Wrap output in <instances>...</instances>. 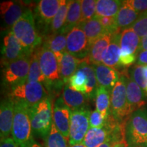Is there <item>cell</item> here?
<instances>
[{
    "mask_svg": "<svg viewBox=\"0 0 147 147\" xmlns=\"http://www.w3.org/2000/svg\"><path fill=\"white\" fill-rule=\"evenodd\" d=\"M128 147H142V146H128Z\"/></svg>",
    "mask_w": 147,
    "mask_h": 147,
    "instance_id": "c3c4849f",
    "label": "cell"
},
{
    "mask_svg": "<svg viewBox=\"0 0 147 147\" xmlns=\"http://www.w3.org/2000/svg\"><path fill=\"white\" fill-rule=\"evenodd\" d=\"M140 42L141 38L131 27L123 29L121 32V55H138L140 49Z\"/></svg>",
    "mask_w": 147,
    "mask_h": 147,
    "instance_id": "d6986e66",
    "label": "cell"
},
{
    "mask_svg": "<svg viewBox=\"0 0 147 147\" xmlns=\"http://www.w3.org/2000/svg\"><path fill=\"white\" fill-rule=\"evenodd\" d=\"M123 1L119 0H97L96 15L101 17H115Z\"/></svg>",
    "mask_w": 147,
    "mask_h": 147,
    "instance_id": "4316f807",
    "label": "cell"
},
{
    "mask_svg": "<svg viewBox=\"0 0 147 147\" xmlns=\"http://www.w3.org/2000/svg\"><path fill=\"white\" fill-rule=\"evenodd\" d=\"M97 0H82L81 22L94 18L96 15Z\"/></svg>",
    "mask_w": 147,
    "mask_h": 147,
    "instance_id": "d6a6232c",
    "label": "cell"
},
{
    "mask_svg": "<svg viewBox=\"0 0 147 147\" xmlns=\"http://www.w3.org/2000/svg\"><path fill=\"white\" fill-rule=\"evenodd\" d=\"M29 9L19 1H3L0 5L1 16L3 22L8 27L12 28L24 13Z\"/></svg>",
    "mask_w": 147,
    "mask_h": 147,
    "instance_id": "5bb4252c",
    "label": "cell"
},
{
    "mask_svg": "<svg viewBox=\"0 0 147 147\" xmlns=\"http://www.w3.org/2000/svg\"><path fill=\"white\" fill-rule=\"evenodd\" d=\"M100 21L103 27L108 34H114L115 33L120 32L116 21L115 17H101L95 16Z\"/></svg>",
    "mask_w": 147,
    "mask_h": 147,
    "instance_id": "d590c367",
    "label": "cell"
},
{
    "mask_svg": "<svg viewBox=\"0 0 147 147\" xmlns=\"http://www.w3.org/2000/svg\"><path fill=\"white\" fill-rule=\"evenodd\" d=\"M71 113V110L65 104L63 97H59L55 103L53 110V123L67 141L69 138Z\"/></svg>",
    "mask_w": 147,
    "mask_h": 147,
    "instance_id": "7c38bea8",
    "label": "cell"
},
{
    "mask_svg": "<svg viewBox=\"0 0 147 147\" xmlns=\"http://www.w3.org/2000/svg\"><path fill=\"white\" fill-rule=\"evenodd\" d=\"M146 110H147V108H146Z\"/></svg>",
    "mask_w": 147,
    "mask_h": 147,
    "instance_id": "681fc988",
    "label": "cell"
},
{
    "mask_svg": "<svg viewBox=\"0 0 147 147\" xmlns=\"http://www.w3.org/2000/svg\"><path fill=\"white\" fill-rule=\"evenodd\" d=\"M44 47L47 48L57 55L67 52V40L65 34H57L49 36L46 38L43 45Z\"/></svg>",
    "mask_w": 147,
    "mask_h": 147,
    "instance_id": "f1b7e54d",
    "label": "cell"
},
{
    "mask_svg": "<svg viewBox=\"0 0 147 147\" xmlns=\"http://www.w3.org/2000/svg\"><path fill=\"white\" fill-rule=\"evenodd\" d=\"M106 117H104L100 112L97 110L91 112L89 116L90 128H101L105 125Z\"/></svg>",
    "mask_w": 147,
    "mask_h": 147,
    "instance_id": "8d00e7d4",
    "label": "cell"
},
{
    "mask_svg": "<svg viewBox=\"0 0 147 147\" xmlns=\"http://www.w3.org/2000/svg\"><path fill=\"white\" fill-rule=\"evenodd\" d=\"M145 93H146V95H147V85H146V89H145Z\"/></svg>",
    "mask_w": 147,
    "mask_h": 147,
    "instance_id": "7dc6e473",
    "label": "cell"
},
{
    "mask_svg": "<svg viewBox=\"0 0 147 147\" xmlns=\"http://www.w3.org/2000/svg\"><path fill=\"white\" fill-rule=\"evenodd\" d=\"M68 147H86L84 145L82 144V143H79V144H73V145H69Z\"/></svg>",
    "mask_w": 147,
    "mask_h": 147,
    "instance_id": "f6af8a7d",
    "label": "cell"
},
{
    "mask_svg": "<svg viewBox=\"0 0 147 147\" xmlns=\"http://www.w3.org/2000/svg\"><path fill=\"white\" fill-rule=\"evenodd\" d=\"M53 109L49 98H45L35 105L29 107L33 134L47 138L53 124Z\"/></svg>",
    "mask_w": 147,
    "mask_h": 147,
    "instance_id": "277c9868",
    "label": "cell"
},
{
    "mask_svg": "<svg viewBox=\"0 0 147 147\" xmlns=\"http://www.w3.org/2000/svg\"><path fill=\"white\" fill-rule=\"evenodd\" d=\"M90 114L91 112L87 108L71 111L69 127V145L82 142L90 128Z\"/></svg>",
    "mask_w": 147,
    "mask_h": 147,
    "instance_id": "ba28073f",
    "label": "cell"
},
{
    "mask_svg": "<svg viewBox=\"0 0 147 147\" xmlns=\"http://www.w3.org/2000/svg\"><path fill=\"white\" fill-rule=\"evenodd\" d=\"M47 80V78L44 76L40 65L39 50L36 49V51L34 50L31 55L30 67H29L28 78H27V81L42 83Z\"/></svg>",
    "mask_w": 147,
    "mask_h": 147,
    "instance_id": "f546056e",
    "label": "cell"
},
{
    "mask_svg": "<svg viewBox=\"0 0 147 147\" xmlns=\"http://www.w3.org/2000/svg\"><path fill=\"white\" fill-rule=\"evenodd\" d=\"M11 32L21 45L32 53L42 42V38L36 30L34 14L30 9L14 24L11 28Z\"/></svg>",
    "mask_w": 147,
    "mask_h": 147,
    "instance_id": "7a4b0ae2",
    "label": "cell"
},
{
    "mask_svg": "<svg viewBox=\"0 0 147 147\" xmlns=\"http://www.w3.org/2000/svg\"><path fill=\"white\" fill-rule=\"evenodd\" d=\"M14 102V115L11 135L19 147H23L34 140L29 106L20 102Z\"/></svg>",
    "mask_w": 147,
    "mask_h": 147,
    "instance_id": "3957f363",
    "label": "cell"
},
{
    "mask_svg": "<svg viewBox=\"0 0 147 147\" xmlns=\"http://www.w3.org/2000/svg\"><path fill=\"white\" fill-rule=\"evenodd\" d=\"M14 115V102L12 100H4L0 107V137L1 140L10 137L12 133Z\"/></svg>",
    "mask_w": 147,
    "mask_h": 147,
    "instance_id": "9a60e30c",
    "label": "cell"
},
{
    "mask_svg": "<svg viewBox=\"0 0 147 147\" xmlns=\"http://www.w3.org/2000/svg\"><path fill=\"white\" fill-rule=\"evenodd\" d=\"M0 147H19L12 137L1 140Z\"/></svg>",
    "mask_w": 147,
    "mask_h": 147,
    "instance_id": "ab89813d",
    "label": "cell"
},
{
    "mask_svg": "<svg viewBox=\"0 0 147 147\" xmlns=\"http://www.w3.org/2000/svg\"><path fill=\"white\" fill-rule=\"evenodd\" d=\"M45 141V147H68L67 140L57 129L54 123L53 124L50 133Z\"/></svg>",
    "mask_w": 147,
    "mask_h": 147,
    "instance_id": "1f68e13d",
    "label": "cell"
},
{
    "mask_svg": "<svg viewBox=\"0 0 147 147\" xmlns=\"http://www.w3.org/2000/svg\"><path fill=\"white\" fill-rule=\"evenodd\" d=\"M82 20L81 1L72 0L69 1L66 21L61 34L68 33L74 27L78 26Z\"/></svg>",
    "mask_w": 147,
    "mask_h": 147,
    "instance_id": "484cf974",
    "label": "cell"
},
{
    "mask_svg": "<svg viewBox=\"0 0 147 147\" xmlns=\"http://www.w3.org/2000/svg\"><path fill=\"white\" fill-rule=\"evenodd\" d=\"M78 26L84 32L91 46L102 36L108 34L96 16L87 21L80 22Z\"/></svg>",
    "mask_w": 147,
    "mask_h": 147,
    "instance_id": "cb8c5ba5",
    "label": "cell"
},
{
    "mask_svg": "<svg viewBox=\"0 0 147 147\" xmlns=\"http://www.w3.org/2000/svg\"><path fill=\"white\" fill-rule=\"evenodd\" d=\"M128 1L132 8L140 14L147 10V0H129Z\"/></svg>",
    "mask_w": 147,
    "mask_h": 147,
    "instance_id": "74e56055",
    "label": "cell"
},
{
    "mask_svg": "<svg viewBox=\"0 0 147 147\" xmlns=\"http://www.w3.org/2000/svg\"><path fill=\"white\" fill-rule=\"evenodd\" d=\"M69 1L66 0H61L59 10L55 16L51 24V29L52 34H61L66 21L67 9H68Z\"/></svg>",
    "mask_w": 147,
    "mask_h": 147,
    "instance_id": "4dcf8cb0",
    "label": "cell"
},
{
    "mask_svg": "<svg viewBox=\"0 0 147 147\" xmlns=\"http://www.w3.org/2000/svg\"><path fill=\"white\" fill-rule=\"evenodd\" d=\"M116 143H117V142H116L115 140H114L113 139L109 138L107 141H106L105 142L103 143V144L100 145V146H97V147H113L114 146H115V144H116Z\"/></svg>",
    "mask_w": 147,
    "mask_h": 147,
    "instance_id": "60d3db41",
    "label": "cell"
},
{
    "mask_svg": "<svg viewBox=\"0 0 147 147\" xmlns=\"http://www.w3.org/2000/svg\"><path fill=\"white\" fill-rule=\"evenodd\" d=\"M68 84L71 89L82 93L89 99L95 97L99 85L94 66L82 61L78 70L69 78Z\"/></svg>",
    "mask_w": 147,
    "mask_h": 147,
    "instance_id": "5b68a950",
    "label": "cell"
},
{
    "mask_svg": "<svg viewBox=\"0 0 147 147\" xmlns=\"http://www.w3.org/2000/svg\"><path fill=\"white\" fill-rule=\"evenodd\" d=\"M130 78L136 82L138 85L145 92L147 85V79L144 76L143 65H136L134 66L130 70Z\"/></svg>",
    "mask_w": 147,
    "mask_h": 147,
    "instance_id": "836d02e7",
    "label": "cell"
},
{
    "mask_svg": "<svg viewBox=\"0 0 147 147\" xmlns=\"http://www.w3.org/2000/svg\"><path fill=\"white\" fill-rule=\"evenodd\" d=\"M137 65H147V51H141L138 54L137 60L136 62Z\"/></svg>",
    "mask_w": 147,
    "mask_h": 147,
    "instance_id": "f35d334b",
    "label": "cell"
},
{
    "mask_svg": "<svg viewBox=\"0 0 147 147\" xmlns=\"http://www.w3.org/2000/svg\"><path fill=\"white\" fill-rule=\"evenodd\" d=\"M143 71H144V76L147 79V65H143Z\"/></svg>",
    "mask_w": 147,
    "mask_h": 147,
    "instance_id": "bcb514c9",
    "label": "cell"
},
{
    "mask_svg": "<svg viewBox=\"0 0 147 147\" xmlns=\"http://www.w3.org/2000/svg\"><path fill=\"white\" fill-rule=\"evenodd\" d=\"M110 114L119 123L131 115L132 113L127 99L126 76H121L110 94Z\"/></svg>",
    "mask_w": 147,
    "mask_h": 147,
    "instance_id": "52a82bcc",
    "label": "cell"
},
{
    "mask_svg": "<svg viewBox=\"0 0 147 147\" xmlns=\"http://www.w3.org/2000/svg\"><path fill=\"white\" fill-rule=\"evenodd\" d=\"M1 54V62L5 66L23 57L31 55L32 53L27 50L10 31L3 38V47Z\"/></svg>",
    "mask_w": 147,
    "mask_h": 147,
    "instance_id": "8fae6325",
    "label": "cell"
},
{
    "mask_svg": "<svg viewBox=\"0 0 147 147\" xmlns=\"http://www.w3.org/2000/svg\"><path fill=\"white\" fill-rule=\"evenodd\" d=\"M66 51L74 57L83 61L89 55L91 45L82 29L78 26L74 27L66 35Z\"/></svg>",
    "mask_w": 147,
    "mask_h": 147,
    "instance_id": "9c48e42d",
    "label": "cell"
},
{
    "mask_svg": "<svg viewBox=\"0 0 147 147\" xmlns=\"http://www.w3.org/2000/svg\"><path fill=\"white\" fill-rule=\"evenodd\" d=\"M113 35L106 34L96 40L91 46L89 55L86 59L83 60V61L93 65H100L102 63L103 55L111 42Z\"/></svg>",
    "mask_w": 147,
    "mask_h": 147,
    "instance_id": "7402d4cb",
    "label": "cell"
},
{
    "mask_svg": "<svg viewBox=\"0 0 147 147\" xmlns=\"http://www.w3.org/2000/svg\"><path fill=\"white\" fill-rule=\"evenodd\" d=\"M61 0H41L36 8L37 17L45 25L51 24L55 16L57 13Z\"/></svg>",
    "mask_w": 147,
    "mask_h": 147,
    "instance_id": "ffe728a7",
    "label": "cell"
},
{
    "mask_svg": "<svg viewBox=\"0 0 147 147\" xmlns=\"http://www.w3.org/2000/svg\"><path fill=\"white\" fill-rule=\"evenodd\" d=\"M140 38L147 34V10L140 14L138 19L131 27Z\"/></svg>",
    "mask_w": 147,
    "mask_h": 147,
    "instance_id": "e575fe53",
    "label": "cell"
},
{
    "mask_svg": "<svg viewBox=\"0 0 147 147\" xmlns=\"http://www.w3.org/2000/svg\"><path fill=\"white\" fill-rule=\"evenodd\" d=\"M23 147H42L40 145L38 144V142H36L35 140H33L32 142L28 143V144L25 145Z\"/></svg>",
    "mask_w": 147,
    "mask_h": 147,
    "instance_id": "ee69618b",
    "label": "cell"
},
{
    "mask_svg": "<svg viewBox=\"0 0 147 147\" xmlns=\"http://www.w3.org/2000/svg\"><path fill=\"white\" fill-rule=\"evenodd\" d=\"M147 51V34L141 38L140 51Z\"/></svg>",
    "mask_w": 147,
    "mask_h": 147,
    "instance_id": "b9f144b4",
    "label": "cell"
},
{
    "mask_svg": "<svg viewBox=\"0 0 147 147\" xmlns=\"http://www.w3.org/2000/svg\"><path fill=\"white\" fill-rule=\"evenodd\" d=\"M39 62L42 73L47 80L55 81L61 78L59 65L54 53L42 47L39 50Z\"/></svg>",
    "mask_w": 147,
    "mask_h": 147,
    "instance_id": "4fadbf2b",
    "label": "cell"
},
{
    "mask_svg": "<svg viewBox=\"0 0 147 147\" xmlns=\"http://www.w3.org/2000/svg\"><path fill=\"white\" fill-rule=\"evenodd\" d=\"M10 97L13 102L24 103L31 107L47 98V93L42 83L26 80L12 86Z\"/></svg>",
    "mask_w": 147,
    "mask_h": 147,
    "instance_id": "8992f818",
    "label": "cell"
},
{
    "mask_svg": "<svg viewBox=\"0 0 147 147\" xmlns=\"http://www.w3.org/2000/svg\"><path fill=\"white\" fill-rule=\"evenodd\" d=\"M140 13L136 12L129 4L128 1H123L120 10L115 16L119 30L129 28L138 19Z\"/></svg>",
    "mask_w": 147,
    "mask_h": 147,
    "instance_id": "d4e9b609",
    "label": "cell"
},
{
    "mask_svg": "<svg viewBox=\"0 0 147 147\" xmlns=\"http://www.w3.org/2000/svg\"><path fill=\"white\" fill-rule=\"evenodd\" d=\"M113 147H128V144H127L125 140H123L116 143Z\"/></svg>",
    "mask_w": 147,
    "mask_h": 147,
    "instance_id": "7bdbcfd3",
    "label": "cell"
},
{
    "mask_svg": "<svg viewBox=\"0 0 147 147\" xmlns=\"http://www.w3.org/2000/svg\"><path fill=\"white\" fill-rule=\"evenodd\" d=\"M59 65L61 79L65 83H68L71 76L78 70L83 61L78 59L67 52L56 55Z\"/></svg>",
    "mask_w": 147,
    "mask_h": 147,
    "instance_id": "ac0fdd59",
    "label": "cell"
},
{
    "mask_svg": "<svg viewBox=\"0 0 147 147\" xmlns=\"http://www.w3.org/2000/svg\"><path fill=\"white\" fill-rule=\"evenodd\" d=\"M125 139L128 146L147 147V110L134 112L125 124Z\"/></svg>",
    "mask_w": 147,
    "mask_h": 147,
    "instance_id": "6da1fadb",
    "label": "cell"
},
{
    "mask_svg": "<svg viewBox=\"0 0 147 147\" xmlns=\"http://www.w3.org/2000/svg\"><path fill=\"white\" fill-rule=\"evenodd\" d=\"M31 55L23 57L5 66L3 77L7 83L14 86L26 81L30 67Z\"/></svg>",
    "mask_w": 147,
    "mask_h": 147,
    "instance_id": "30bf717a",
    "label": "cell"
},
{
    "mask_svg": "<svg viewBox=\"0 0 147 147\" xmlns=\"http://www.w3.org/2000/svg\"><path fill=\"white\" fill-rule=\"evenodd\" d=\"M62 97L65 104L71 111L87 108L89 100L85 95L71 89L68 84L64 87Z\"/></svg>",
    "mask_w": 147,
    "mask_h": 147,
    "instance_id": "603a6c76",
    "label": "cell"
},
{
    "mask_svg": "<svg viewBox=\"0 0 147 147\" xmlns=\"http://www.w3.org/2000/svg\"><path fill=\"white\" fill-rule=\"evenodd\" d=\"M121 32L114 34L112 36L108 49L103 55L102 63L108 67L117 69L119 66V59L121 56L120 47Z\"/></svg>",
    "mask_w": 147,
    "mask_h": 147,
    "instance_id": "44dd1931",
    "label": "cell"
},
{
    "mask_svg": "<svg viewBox=\"0 0 147 147\" xmlns=\"http://www.w3.org/2000/svg\"><path fill=\"white\" fill-rule=\"evenodd\" d=\"M93 66L98 85L106 88L111 93L121 78L120 74L117 69L108 67L102 63Z\"/></svg>",
    "mask_w": 147,
    "mask_h": 147,
    "instance_id": "2e32d148",
    "label": "cell"
},
{
    "mask_svg": "<svg viewBox=\"0 0 147 147\" xmlns=\"http://www.w3.org/2000/svg\"><path fill=\"white\" fill-rule=\"evenodd\" d=\"M126 92L127 99L132 113L146 104V93L130 77H126Z\"/></svg>",
    "mask_w": 147,
    "mask_h": 147,
    "instance_id": "e0dca14e",
    "label": "cell"
},
{
    "mask_svg": "<svg viewBox=\"0 0 147 147\" xmlns=\"http://www.w3.org/2000/svg\"><path fill=\"white\" fill-rule=\"evenodd\" d=\"M110 94L106 88L99 86L95 93V106L96 110L107 118L110 113Z\"/></svg>",
    "mask_w": 147,
    "mask_h": 147,
    "instance_id": "83f0119b",
    "label": "cell"
}]
</instances>
